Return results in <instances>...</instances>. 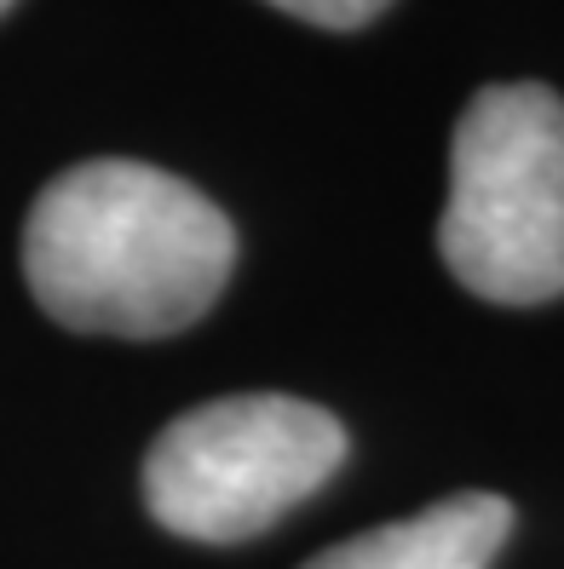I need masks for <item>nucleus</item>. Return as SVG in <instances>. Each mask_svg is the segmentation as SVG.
<instances>
[{
    "label": "nucleus",
    "mask_w": 564,
    "mask_h": 569,
    "mask_svg": "<svg viewBox=\"0 0 564 569\" xmlns=\"http://www.w3.org/2000/svg\"><path fill=\"white\" fill-rule=\"evenodd\" d=\"M230 264V219L150 161H81L36 196L23 224L41 311L81 333H179L219 299Z\"/></svg>",
    "instance_id": "1"
},
{
    "label": "nucleus",
    "mask_w": 564,
    "mask_h": 569,
    "mask_svg": "<svg viewBox=\"0 0 564 569\" xmlns=\"http://www.w3.org/2000/svg\"><path fill=\"white\" fill-rule=\"evenodd\" d=\"M438 253L489 306L564 293V98L553 87H484L455 121Z\"/></svg>",
    "instance_id": "2"
},
{
    "label": "nucleus",
    "mask_w": 564,
    "mask_h": 569,
    "mask_svg": "<svg viewBox=\"0 0 564 569\" xmlns=\"http://www.w3.org/2000/svg\"><path fill=\"white\" fill-rule=\"evenodd\" d=\"M346 460L340 420L283 391L219 397L179 415L145 460V500L161 529L230 547L271 529Z\"/></svg>",
    "instance_id": "3"
},
{
    "label": "nucleus",
    "mask_w": 564,
    "mask_h": 569,
    "mask_svg": "<svg viewBox=\"0 0 564 569\" xmlns=\"http://www.w3.org/2000/svg\"><path fill=\"white\" fill-rule=\"evenodd\" d=\"M513 529V507L502 495H449L415 518L380 523L369 535L317 552L306 569H489Z\"/></svg>",
    "instance_id": "4"
},
{
    "label": "nucleus",
    "mask_w": 564,
    "mask_h": 569,
    "mask_svg": "<svg viewBox=\"0 0 564 569\" xmlns=\"http://www.w3.org/2000/svg\"><path fill=\"white\" fill-rule=\"evenodd\" d=\"M277 12L288 18H306L317 29H363V23H375L392 0H271Z\"/></svg>",
    "instance_id": "5"
},
{
    "label": "nucleus",
    "mask_w": 564,
    "mask_h": 569,
    "mask_svg": "<svg viewBox=\"0 0 564 569\" xmlns=\"http://www.w3.org/2000/svg\"><path fill=\"white\" fill-rule=\"evenodd\" d=\"M7 7H12V0H0V12H7Z\"/></svg>",
    "instance_id": "6"
}]
</instances>
